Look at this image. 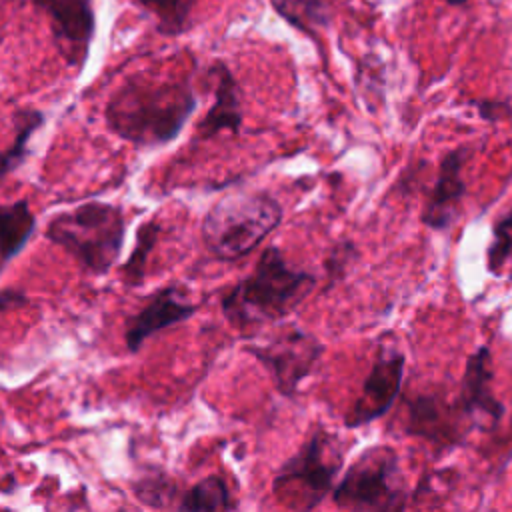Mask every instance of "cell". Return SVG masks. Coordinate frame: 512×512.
Wrapping results in <instances>:
<instances>
[{
  "label": "cell",
  "instance_id": "cell-1",
  "mask_svg": "<svg viewBox=\"0 0 512 512\" xmlns=\"http://www.w3.org/2000/svg\"><path fill=\"white\" fill-rule=\"evenodd\" d=\"M198 106L188 80L128 76L108 98L104 120L112 134L142 150L174 142Z\"/></svg>",
  "mask_w": 512,
  "mask_h": 512
},
{
  "label": "cell",
  "instance_id": "cell-2",
  "mask_svg": "<svg viewBox=\"0 0 512 512\" xmlns=\"http://www.w3.org/2000/svg\"><path fill=\"white\" fill-rule=\"evenodd\" d=\"M314 284V274L292 268L278 246H268L254 270L222 296L220 310L236 330H252L290 314Z\"/></svg>",
  "mask_w": 512,
  "mask_h": 512
},
{
  "label": "cell",
  "instance_id": "cell-3",
  "mask_svg": "<svg viewBox=\"0 0 512 512\" xmlns=\"http://www.w3.org/2000/svg\"><path fill=\"white\" fill-rule=\"evenodd\" d=\"M44 238L72 256L82 272L104 276L122 254L126 214L118 204L90 200L56 212L46 226Z\"/></svg>",
  "mask_w": 512,
  "mask_h": 512
},
{
  "label": "cell",
  "instance_id": "cell-4",
  "mask_svg": "<svg viewBox=\"0 0 512 512\" xmlns=\"http://www.w3.org/2000/svg\"><path fill=\"white\" fill-rule=\"evenodd\" d=\"M282 222V206L268 192H234L204 214L200 236L206 250L224 262L252 252Z\"/></svg>",
  "mask_w": 512,
  "mask_h": 512
},
{
  "label": "cell",
  "instance_id": "cell-5",
  "mask_svg": "<svg viewBox=\"0 0 512 512\" xmlns=\"http://www.w3.org/2000/svg\"><path fill=\"white\" fill-rule=\"evenodd\" d=\"M342 462L340 438L318 426L298 452L284 460L272 480V494L292 512H312L334 490Z\"/></svg>",
  "mask_w": 512,
  "mask_h": 512
},
{
  "label": "cell",
  "instance_id": "cell-6",
  "mask_svg": "<svg viewBox=\"0 0 512 512\" xmlns=\"http://www.w3.org/2000/svg\"><path fill=\"white\" fill-rule=\"evenodd\" d=\"M344 512H406L408 486L400 458L392 446H368L332 490Z\"/></svg>",
  "mask_w": 512,
  "mask_h": 512
},
{
  "label": "cell",
  "instance_id": "cell-7",
  "mask_svg": "<svg viewBox=\"0 0 512 512\" xmlns=\"http://www.w3.org/2000/svg\"><path fill=\"white\" fill-rule=\"evenodd\" d=\"M246 352L270 372L276 390L282 396L292 398L298 384L310 376L318 364L324 344L314 334L300 328H288L264 344L246 346Z\"/></svg>",
  "mask_w": 512,
  "mask_h": 512
},
{
  "label": "cell",
  "instance_id": "cell-8",
  "mask_svg": "<svg viewBox=\"0 0 512 512\" xmlns=\"http://www.w3.org/2000/svg\"><path fill=\"white\" fill-rule=\"evenodd\" d=\"M48 18L52 42L64 64L76 72L88 62L96 34L94 0H30Z\"/></svg>",
  "mask_w": 512,
  "mask_h": 512
},
{
  "label": "cell",
  "instance_id": "cell-9",
  "mask_svg": "<svg viewBox=\"0 0 512 512\" xmlns=\"http://www.w3.org/2000/svg\"><path fill=\"white\" fill-rule=\"evenodd\" d=\"M404 366V352H400L392 342H380L374 364L362 382L360 394L344 416V426L348 430L366 426L376 418H382L392 408L402 390Z\"/></svg>",
  "mask_w": 512,
  "mask_h": 512
},
{
  "label": "cell",
  "instance_id": "cell-10",
  "mask_svg": "<svg viewBox=\"0 0 512 512\" xmlns=\"http://www.w3.org/2000/svg\"><path fill=\"white\" fill-rule=\"evenodd\" d=\"M404 408L408 412L406 434L420 436L440 448H454L466 442L468 428L464 422L468 420L460 414L454 398L448 400L442 394L424 392L406 398Z\"/></svg>",
  "mask_w": 512,
  "mask_h": 512
},
{
  "label": "cell",
  "instance_id": "cell-11",
  "mask_svg": "<svg viewBox=\"0 0 512 512\" xmlns=\"http://www.w3.org/2000/svg\"><path fill=\"white\" fill-rule=\"evenodd\" d=\"M470 154V146H458L442 156L436 180L428 190L420 214V220L426 228L436 232H448L458 220L464 196L468 192L462 172Z\"/></svg>",
  "mask_w": 512,
  "mask_h": 512
},
{
  "label": "cell",
  "instance_id": "cell-12",
  "mask_svg": "<svg viewBox=\"0 0 512 512\" xmlns=\"http://www.w3.org/2000/svg\"><path fill=\"white\" fill-rule=\"evenodd\" d=\"M198 310V304H192L184 298L180 286H164L158 288L146 304L126 318L124 324V346L130 354H136L148 338L154 334L172 328L188 318H192Z\"/></svg>",
  "mask_w": 512,
  "mask_h": 512
},
{
  "label": "cell",
  "instance_id": "cell-13",
  "mask_svg": "<svg viewBox=\"0 0 512 512\" xmlns=\"http://www.w3.org/2000/svg\"><path fill=\"white\" fill-rule=\"evenodd\" d=\"M492 354L488 346H480L466 360V368L460 380V388L454 402L460 414L472 424L476 418H484L490 426H496L506 408L492 392Z\"/></svg>",
  "mask_w": 512,
  "mask_h": 512
},
{
  "label": "cell",
  "instance_id": "cell-14",
  "mask_svg": "<svg viewBox=\"0 0 512 512\" xmlns=\"http://www.w3.org/2000/svg\"><path fill=\"white\" fill-rule=\"evenodd\" d=\"M210 72L214 76V104L196 126V136L202 140L214 138L220 132L238 134L244 120L240 88L230 68L224 62H214Z\"/></svg>",
  "mask_w": 512,
  "mask_h": 512
},
{
  "label": "cell",
  "instance_id": "cell-15",
  "mask_svg": "<svg viewBox=\"0 0 512 512\" xmlns=\"http://www.w3.org/2000/svg\"><path fill=\"white\" fill-rule=\"evenodd\" d=\"M36 232V214L28 200L0 204V274L26 248Z\"/></svg>",
  "mask_w": 512,
  "mask_h": 512
},
{
  "label": "cell",
  "instance_id": "cell-16",
  "mask_svg": "<svg viewBox=\"0 0 512 512\" xmlns=\"http://www.w3.org/2000/svg\"><path fill=\"white\" fill-rule=\"evenodd\" d=\"M46 124V114L38 108H18L14 112V138L0 150V182L14 174L30 158V140Z\"/></svg>",
  "mask_w": 512,
  "mask_h": 512
},
{
  "label": "cell",
  "instance_id": "cell-17",
  "mask_svg": "<svg viewBox=\"0 0 512 512\" xmlns=\"http://www.w3.org/2000/svg\"><path fill=\"white\" fill-rule=\"evenodd\" d=\"M232 508V494L226 480L210 474L180 494L176 512H232Z\"/></svg>",
  "mask_w": 512,
  "mask_h": 512
},
{
  "label": "cell",
  "instance_id": "cell-18",
  "mask_svg": "<svg viewBox=\"0 0 512 512\" xmlns=\"http://www.w3.org/2000/svg\"><path fill=\"white\" fill-rule=\"evenodd\" d=\"M136 8L152 16L162 36H178L188 24L198 0H130Z\"/></svg>",
  "mask_w": 512,
  "mask_h": 512
},
{
  "label": "cell",
  "instance_id": "cell-19",
  "mask_svg": "<svg viewBox=\"0 0 512 512\" xmlns=\"http://www.w3.org/2000/svg\"><path fill=\"white\" fill-rule=\"evenodd\" d=\"M158 236H160V224H158L156 218H150V220H146L138 226L134 248L130 250L126 262L120 268L122 280H124L126 286L134 288V286H140L144 282L146 268H148L152 250L158 242Z\"/></svg>",
  "mask_w": 512,
  "mask_h": 512
},
{
  "label": "cell",
  "instance_id": "cell-20",
  "mask_svg": "<svg viewBox=\"0 0 512 512\" xmlns=\"http://www.w3.org/2000/svg\"><path fill=\"white\" fill-rule=\"evenodd\" d=\"M270 4L286 24L304 34L312 36L328 24L324 0H270Z\"/></svg>",
  "mask_w": 512,
  "mask_h": 512
},
{
  "label": "cell",
  "instance_id": "cell-21",
  "mask_svg": "<svg viewBox=\"0 0 512 512\" xmlns=\"http://www.w3.org/2000/svg\"><path fill=\"white\" fill-rule=\"evenodd\" d=\"M130 490L140 504L152 510L168 508L176 498H180L176 480L158 468H152L130 480Z\"/></svg>",
  "mask_w": 512,
  "mask_h": 512
},
{
  "label": "cell",
  "instance_id": "cell-22",
  "mask_svg": "<svg viewBox=\"0 0 512 512\" xmlns=\"http://www.w3.org/2000/svg\"><path fill=\"white\" fill-rule=\"evenodd\" d=\"M486 270L496 278L512 282V208L492 226V240L486 250Z\"/></svg>",
  "mask_w": 512,
  "mask_h": 512
},
{
  "label": "cell",
  "instance_id": "cell-23",
  "mask_svg": "<svg viewBox=\"0 0 512 512\" xmlns=\"http://www.w3.org/2000/svg\"><path fill=\"white\" fill-rule=\"evenodd\" d=\"M358 256L360 254H358V248H356L354 242H350V240L336 242L328 250L326 262H324V268H326L330 284L342 280L346 276V272L352 268V264L358 260Z\"/></svg>",
  "mask_w": 512,
  "mask_h": 512
},
{
  "label": "cell",
  "instance_id": "cell-24",
  "mask_svg": "<svg viewBox=\"0 0 512 512\" xmlns=\"http://www.w3.org/2000/svg\"><path fill=\"white\" fill-rule=\"evenodd\" d=\"M478 116L486 122H500V120H506L512 116V106L506 102V100H472L470 102Z\"/></svg>",
  "mask_w": 512,
  "mask_h": 512
},
{
  "label": "cell",
  "instance_id": "cell-25",
  "mask_svg": "<svg viewBox=\"0 0 512 512\" xmlns=\"http://www.w3.org/2000/svg\"><path fill=\"white\" fill-rule=\"evenodd\" d=\"M30 304V298L24 290L20 288H0V314L10 312V310H18Z\"/></svg>",
  "mask_w": 512,
  "mask_h": 512
},
{
  "label": "cell",
  "instance_id": "cell-26",
  "mask_svg": "<svg viewBox=\"0 0 512 512\" xmlns=\"http://www.w3.org/2000/svg\"><path fill=\"white\" fill-rule=\"evenodd\" d=\"M442 2H446L448 6H454V8H460V6L468 4V0H442Z\"/></svg>",
  "mask_w": 512,
  "mask_h": 512
}]
</instances>
